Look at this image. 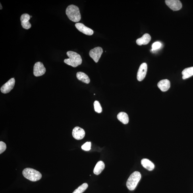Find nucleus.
Listing matches in <instances>:
<instances>
[{"label":"nucleus","instance_id":"22","mask_svg":"<svg viewBox=\"0 0 193 193\" xmlns=\"http://www.w3.org/2000/svg\"><path fill=\"white\" fill-rule=\"evenodd\" d=\"M82 149L84 151H88L91 149V142H86L82 146Z\"/></svg>","mask_w":193,"mask_h":193},{"label":"nucleus","instance_id":"5","mask_svg":"<svg viewBox=\"0 0 193 193\" xmlns=\"http://www.w3.org/2000/svg\"><path fill=\"white\" fill-rule=\"evenodd\" d=\"M103 49L101 47H97L91 50L89 55L95 63H97L103 53Z\"/></svg>","mask_w":193,"mask_h":193},{"label":"nucleus","instance_id":"9","mask_svg":"<svg viewBox=\"0 0 193 193\" xmlns=\"http://www.w3.org/2000/svg\"><path fill=\"white\" fill-rule=\"evenodd\" d=\"M147 70V66L146 63L141 64L137 74V79L139 81H141L144 79L146 76Z\"/></svg>","mask_w":193,"mask_h":193},{"label":"nucleus","instance_id":"16","mask_svg":"<svg viewBox=\"0 0 193 193\" xmlns=\"http://www.w3.org/2000/svg\"><path fill=\"white\" fill-rule=\"evenodd\" d=\"M105 167L104 163L102 161H99L96 164L93 170V173L95 175H98L100 174Z\"/></svg>","mask_w":193,"mask_h":193},{"label":"nucleus","instance_id":"17","mask_svg":"<svg viewBox=\"0 0 193 193\" xmlns=\"http://www.w3.org/2000/svg\"><path fill=\"white\" fill-rule=\"evenodd\" d=\"M76 76L79 80L81 81L86 84H88L90 82V79L88 76L84 72H78L77 73Z\"/></svg>","mask_w":193,"mask_h":193},{"label":"nucleus","instance_id":"25","mask_svg":"<svg viewBox=\"0 0 193 193\" xmlns=\"http://www.w3.org/2000/svg\"><path fill=\"white\" fill-rule=\"evenodd\" d=\"M0 5H1V8H0V9L1 10L2 9V6L1 3L0 4Z\"/></svg>","mask_w":193,"mask_h":193},{"label":"nucleus","instance_id":"7","mask_svg":"<svg viewBox=\"0 0 193 193\" xmlns=\"http://www.w3.org/2000/svg\"><path fill=\"white\" fill-rule=\"evenodd\" d=\"M15 84V80L14 78L10 79L1 87V92L4 94L9 93L13 88Z\"/></svg>","mask_w":193,"mask_h":193},{"label":"nucleus","instance_id":"23","mask_svg":"<svg viewBox=\"0 0 193 193\" xmlns=\"http://www.w3.org/2000/svg\"><path fill=\"white\" fill-rule=\"evenodd\" d=\"M161 43L159 41H156L153 43L152 45V51H154L159 49L161 46Z\"/></svg>","mask_w":193,"mask_h":193},{"label":"nucleus","instance_id":"26","mask_svg":"<svg viewBox=\"0 0 193 193\" xmlns=\"http://www.w3.org/2000/svg\"><path fill=\"white\" fill-rule=\"evenodd\" d=\"M32 17V16H30V18Z\"/></svg>","mask_w":193,"mask_h":193},{"label":"nucleus","instance_id":"1","mask_svg":"<svg viewBox=\"0 0 193 193\" xmlns=\"http://www.w3.org/2000/svg\"><path fill=\"white\" fill-rule=\"evenodd\" d=\"M67 55L69 59L64 60V62L68 65L76 67L82 63V59L77 53L72 51L67 52Z\"/></svg>","mask_w":193,"mask_h":193},{"label":"nucleus","instance_id":"21","mask_svg":"<svg viewBox=\"0 0 193 193\" xmlns=\"http://www.w3.org/2000/svg\"><path fill=\"white\" fill-rule=\"evenodd\" d=\"M94 109L95 112L98 113H101L102 111V108L98 101H95L94 103Z\"/></svg>","mask_w":193,"mask_h":193},{"label":"nucleus","instance_id":"13","mask_svg":"<svg viewBox=\"0 0 193 193\" xmlns=\"http://www.w3.org/2000/svg\"><path fill=\"white\" fill-rule=\"evenodd\" d=\"M158 88L163 92H166L169 90L170 87V82L167 79L162 80L157 84Z\"/></svg>","mask_w":193,"mask_h":193},{"label":"nucleus","instance_id":"15","mask_svg":"<svg viewBox=\"0 0 193 193\" xmlns=\"http://www.w3.org/2000/svg\"><path fill=\"white\" fill-rule=\"evenodd\" d=\"M141 163L143 167L149 171H152L154 169V164L148 159H142L141 161Z\"/></svg>","mask_w":193,"mask_h":193},{"label":"nucleus","instance_id":"2","mask_svg":"<svg viewBox=\"0 0 193 193\" xmlns=\"http://www.w3.org/2000/svg\"><path fill=\"white\" fill-rule=\"evenodd\" d=\"M66 14L70 20L74 22H79L81 15L78 7L74 5L68 6L66 9Z\"/></svg>","mask_w":193,"mask_h":193},{"label":"nucleus","instance_id":"14","mask_svg":"<svg viewBox=\"0 0 193 193\" xmlns=\"http://www.w3.org/2000/svg\"><path fill=\"white\" fill-rule=\"evenodd\" d=\"M151 37L148 34H144L142 37L136 40L137 44L139 45L148 44L151 40Z\"/></svg>","mask_w":193,"mask_h":193},{"label":"nucleus","instance_id":"8","mask_svg":"<svg viewBox=\"0 0 193 193\" xmlns=\"http://www.w3.org/2000/svg\"><path fill=\"white\" fill-rule=\"evenodd\" d=\"M165 3L170 9L173 11H177L181 9L182 4L178 0H166Z\"/></svg>","mask_w":193,"mask_h":193},{"label":"nucleus","instance_id":"11","mask_svg":"<svg viewBox=\"0 0 193 193\" xmlns=\"http://www.w3.org/2000/svg\"><path fill=\"white\" fill-rule=\"evenodd\" d=\"M30 16L28 14L24 13L20 17V20L22 26L26 30H28L31 27V24L29 22L30 20Z\"/></svg>","mask_w":193,"mask_h":193},{"label":"nucleus","instance_id":"4","mask_svg":"<svg viewBox=\"0 0 193 193\" xmlns=\"http://www.w3.org/2000/svg\"><path fill=\"white\" fill-rule=\"evenodd\" d=\"M141 175L140 172L135 171L131 174L126 182V186L130 191H133L140 181Z\"/></svg>","mask_w":193,"mask_h":193},{"label":"nucleus","instance_id":"20","mask_svg":"<svg viewBox=\"0 0 193 193\" xmlns=\"http://www.w3.org/2000/svg\"><path fill=\"white\" fill-rule=\"evenodd\" d=\"M88 187V184L87 183H84L75 190L72 193H82L84 192Z\"/></svg>","mask_w":193,"mask_h":193},{"label":"nucleus","instance_id":"10","mask_svg":"<svg viewBox=\"0 0 193 193\" xmlns=\"http://www.w3.org/2000/svg\"><path fill=\"white\" fill-rule=\"evenodd\" d=\"M72 136L77 140H82L84 138L85 132L83 129L79 127H76L73 130Z\"/></svg>","mask_w":193,"mask_h":193},{"label":"nucleus","instance_id":"24","mask_svg":"<svg viewBox=\"0 0 193 193\" xmlns=\"http://www.w3.org/2000/svg\"><path fill=\"white\" fill-rule=\"evenodd\" d=\"M6 148L7 146L5 143L2 141L0 142V154H2L5 151Z\"/></svg>","mask_w":193,"mask_h":193},{"label":"nucleus","instance_id":"12","mask_svg":"<svg viewBox=\"0 0 193 193\" xmlns=\"http://www.w3.org/2000/svg\"><path fill=\"white\" fill-rule=\"evenodd\" d=\"M75 26L79 31L84 34L88 36H91L93 34V31L92 29L86 27L82 23H77L75 24Z\"/></svg>","mask_w":193,"mask_h":193},{"label":"nucleus","instance_id":"18","mask_svg":"<svg viewBox=\"0 0 193 193\" xmlns=\"http://www.w3.org/2000/svg\"><path fill=\"white\" fill-rule=\"evenodd\" d=\"M182 79H186L193 76V67L187 68L184 69L182 72Z\"/></svg>","mask_w":193,"mask_h":193},{"label":"nucleus","instance_id":"6","mask_svg":"<svg viewBox=\"0 0 193 193\" xmlns=\"http://www.w3.org/2000/svg\"><path fill=\"white\" fill-rule=\"evenodd\" d=\"M45 72V69L43 63L40 62L35 64L34 68V74L36 77H39L44 75Z\"/></svg>","mask_w":193,"mask_h":193},{"label":"nucleus","instance_id":"19","mask_svg":"<svg viewBox=\"0 0 193 193\" xmlns=\"http://www.w3.org/2000/svg\"><path fill=\"white\" fill-rule=\"evenodd\" d=\"M117 119L124 124H127L129 122V117L127 114L121 112L118 114Z\"/></svg>","mask_w":193,"mask_h":193},{"label":"nucleus","instance_id":"3","mask_svg":"<svg viewBox=\"0 0 193 193\" xmlns=\"http://www.w3.org/2000/svg\"><path fill=\"white\" fill-rule=\"evenodd\" d=\"M24 177L32 181H37L40 180L42 175L38 171L32 168H27L24 169L22 172Z\"/></svg>","mask_w":193,"mask_h":193}]
</instances>
